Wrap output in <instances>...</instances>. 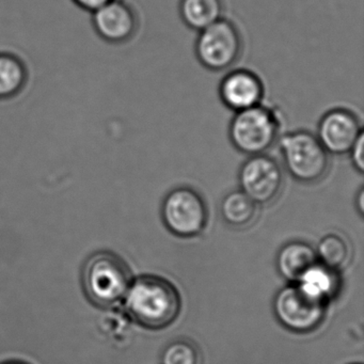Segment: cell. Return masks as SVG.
Segmentation results:
<instances>
[{
    "label": "cell",
    "mask_w": 364,
    "mask_h": 364,
    "mask_svg": "<svg viewBox=\"0 0 364 364\" xmlns=\"http://www.w3.org/2000/svg\"><path fill=\"white\" fill-rule=\"evenodd\" d=\"M279 112L263 103L235 112L229 125L232 146L242 154H266L281 136Z\"/></svg>",
    "instance_id": "3"
},
{
    "label": "cell",
    "mask_w": 364,
    "mask_h": 364,
    "mask_svg": "<svg viewBox=\"0 0 364 364\" xmlns=\"http://www.w3.org/2000/svg\"><path fill=\"white\" fill-rule=\"evenodd\" d=\"M161 217L167 229L174 235L195 237L208 225V205L201 193L193 187L178 186L164 198Z\"/></svg>",
    "instance_id": "5"
},
{
    "label": "cell",
    "mask_w": 364,
    "mask_h": 364,
    "mask_svg": "<svg viewBox=\"0 0 364 364\" xmlns=\"http://www.w3.org/2000/svg\"><path fill=\"white\" fill-rule=\"evenodd\" d=\"M238 184L257 205H268L280 197L284 171L278 161L266 154L252 155L238 170Z\"/></svg>",
    "instance_id": "7"
},
{
    "label": "cell",
    "mask_w": 364,
    "mask_h": 364,
    "mask_svg": "<svg viewBox=\"0 0 364 364\" xmlns=\"http://www.w3.org/2000/svg\"><path fill=\"white\" fill-rule=\"evenodd\" d=\"M353 167L359 173L364 171V134H361L348 153Z\"/></svg>",
    "instance_id": "20"
},
{
    "label": "cell",
    "mask_w": 364,
    "mask_h": 364,
    "mask_svg": "<svg viewBox=\"0 0 364 364\" xmlns=\"http://www.w3.org/2000/svg\"><path fill=\"white\" fill-rule=\"evenodd\" d=\"M316 255L323 262V265L332 270L340 269L348 263L350 247L343 236L328 234L319 240Z\"/></svg>",
    "instance_id": "17"
},
{
    "label": "cell",
    "mask_w": 364,
    "mask_h": 364,
    "mask_svg": "<svg viewBox=\"0 0 364 364\" xmlns=\"http://www.w3.org/2000/svg\"><path fill=\"white\" fill-rule=\"evenodd\" d=\"M223 0H181V18L193 31H203L223 18Z\"/></svg>",
    "instance_id": "14"
},
{
    "label": "cell",
    "mask_w": 364,
    "mask_h": 364,
    "mask_svg": "<svg viewBox=\"0 0 364 364\" xmlns=\"http://www.w3.org/2000/svg\"><path fill=\"white\" fill-rule=\"evenodd\" d=\"M316 251L304 242L285 245L278 255L277 266L280 274L291 281H298L306 270L316 263Z\"/></svg>",
    "instance_id": "12"
},
{
    "label": "cell",
    "mask_w": 364,
    "mask_h": 364,
    "mask_svg": "<svg viewBox=\"0 0 364 364\" xmlns=\"http://www.w3.org/2000/svg\"><path fill=\"white\" fill-rule=\"evenodd\" d=\"M196 56L205 69L225 71L235 65L242 52V38L231 21L220 18L199 31L195 46Z\"/></svg>",
    "instance_id": "6"
},
{
    "label": "cell",
    "mask_w": 364,
    "mask_h": 364,
    "mask_svg": "<svg viewBox=\"0 0 364 364\" xmlns=\"http://www.w3.org/2000/svg\"><path fill=\"white\" fill-rule=\"evenodd\" d=\"M28 69L20 55L0 52V100L18 95L26 86Z\"/></svg>",
    "instance_id": "13"
},
{
    "label": "cell",
    "mask_w": 364,
    "mask_h": 364,
    "mask_svg": "<svg viewBox=\"0 0 364 364\" xmlns=\"http://www.w3.org/2000/svg\"><path fill=\"white\" fill-rule=\"evenodd\" d=\"M287 173L302 184H316L327 176L330 155L315 134L306 129L281 135L278 142Z\"/></svg>",
    "instance_id": "4"
},
{
    "label": "cell",
    "mask_w": 364,
    "mask_h": 364,
    "mask_svg": "<svg viewBox=\"0 0 364 364\" xmlns=\"http://www.w3.org/2000/svg\"><path fill=\"white\" fill-rule=\"evenodd\" d=\"M3 364H26V363H23V362H18V361H9V362H6V363H3Z\"/></svg>",
    "instance_id": "23"
},
{
    "label": "cell",
    "mask_w": 364,
    "mask_h": 364,
    "mask_svg": "<svg viewBox=\"0 0 364 364\" xmlns=\"http://www.w3.org/2000/svg\"><path fill=\"white\" fill-rule=\"evenodd\" d=\"M278 321L291 331L306 333L316 329L325 316V302L306 296L299 287H285L274 302Z\"/></svg>",
    "instance_id": "8"
},
{
    "label": "cell",
    "mask_w": 364,
    "mask_h": 364,
    "mask_svg": "<svg viewBox=\"0 0 364 364\" xmlns=\"http://www.w3.org/2000/svg\"><path fill=\"white\" fill-rule=\"evenodd\" d=\"M363 134L361 120L348 108L328 110L317 125L316 137L329 155H346Z\"/></svg>",
    "instance_id": "9"
},
{
    "label": "cell",
    "mask_w": 364,
    "mask_h": 364,
    "mask_svg": "<svg viewBox=\"0 0 364 364\" xmlns=\"http://www.w3.org/2000/svg\"><path fill=\"white\" fill-rule=\"evenodd\" d=\"M257 204L240 189L230 191L220 202L223 220L234 228H246L257 217Z\"/></svg>",
    "instance_id": "15"
},
{
    "label": "cell",
    "mask_w": 364,
    "mask_h": 364,
    "mask_svg": "<svg viewBox=\"0 0 364 364\" xmlns=\"http://www.w3.org/2000/svg\"><path fill=\"white\" fill-rule=\"evenodd\" d=\"M355 208L359 210L360 214L364 213V188L361 187L355 195Z\"/></svg>",
    "instance_id": "22"
},
{
    "label": "cell",
    "mask_w": 364,
    "mask_h": 364,
    "mask_svg": "<svg viewBox=\"0 0 364 364\" xmlns=\"http://www.w3.org/2000/svg\"><path fill=\"white\" fill-rule=\"evenodd\" d=\"M123 304L131 319L153 330L171 325L181 310V297L176 287L166 279L152 274L133 279Z\"/></svg>",
    "instance_id": "1"
},
{
    "label": "cell",
    "mask_w": 364,
    "mask_h": 364,
    "mask_svg": "<svg viewBox=\"0 0 364 364\" xmlns=\"http://www.w3.org/2000/svg\"><path fill=\"white\" fill-rule=\"evenodd\" d=\"M132 280L124 259L110 251L93 253L82 266V289L88 299L100 308H112L122 301Z\"/></svg>",
    "instance_id": "2"
},
{
    "label": "cell",
    "mask_w": 364,
    "mask_h": 364,
    "mask_svg": "<svg viewBox=\"0 0 364 364\" xmlns=\"http://www.w3.org/2000/svg\"><path fill=\"white\" fill-rule=\"evenodd\" d=\"M297 287L309 297L325 302L336 289V279L332 269L315 263L298 279Z\"/></svg>",
    "instance_id": "16"
},
{
    "label": "cell",
    "mask_w": 364,
    "mask_h": 364,
    "mask_svg": "<svg viewBox=\"0 0 364 364\" xmlns=\"http://www.w3.org/2000/svg\"><path fill=\"white\" fill-rule=\"evenodd\" d=\"M219 99L225 107L237 112L263 103L265 87L263 80L248 69H236L221 80Z\"/></svg>",
    "instance_id": "11"
},
{
    "label": "cell",
    "mask_w": 364,
    "mask_h": 364,
    "mask_svg": "<svg viewBox=\"0 0 364 364\" xmlns=\"http://www.w3.org/2000/svg\"><path fill=\"white\" fill-rule=\"evenodd\" d=\"M107 312L104 313L97 321L100 331L112 342H123L125 341L129 330V319L127 313L116 310L114 306L107 308Z\"/></svg>",
    "instance_id": "18"
},
{
    "label": "cell",
    "mask_w": 364,
    "mask_h": 364,
    "mask_svg": "<svg viewBox=\"0 0 364 364\" xmlns=\"http://www.w3.org/2000/svg\"><path fill=\"white\" fill-rule=\"evenodd\" d=\"M161 362L163 364H200L199 351L188 341H176L166 347Z\"/></svg>",
    "instance_id": "19"
},
{
    "label": "cell",
    "mask_w": 364,
    "mask_h": 364,
    "mask_svg": "<svg viewBox=\"0 0 364 364\" xmlns=\"http://www.w3.org/2000/svg\"><path fill=\"white\" fill-rule=\"evenodd\" d=\"M71 1L74 5L80 8V9L92 14L95 10L103 7V6H105L106 4L109 3L112 0H71Z\"/></svg>",
    "instance_id": "21"
},
{
    "label": "cell",
    "mask_w": 364,
    "mask_h": 364,
    "mask_svg": "<svg viewBox=\"0 0 364 364\" xmlns=\"http://www.w3.org/2000/svg\"><path fill=\"white\" fill-rule=\"evenodd\" d=\"M91 22L97 35L110 44L131 41L139 27L134 8L124 0H112L91 14Z\"/></svg>",
    "instance_id": "10"
}]
</instances>
